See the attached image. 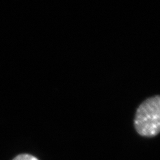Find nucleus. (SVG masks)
Instances as JSON below:
<instances>
[{"mask_svg": "<svg viewBox=\"0 0 160 160\" xmlns=\"http://www.w3.org/2000/svg\"><path fill=\"white\" fill-rule=\"evenodd\" d=\"M133 126L140 136L152 138L160 132V97L147 98L136 109Z\"/></svg>", "mask_w": 160, "mask_h": 160, "instance_id": "1", "label": "nucleus"}, {"mask_svg": "<svg viewBox=\"0 0 160 160\" xmlns=\"http://www.w3.org/2000/svg\"><path fill=\"white\" fill-rule=\"evenodd\" d=\"M12 160H39L36 156L29 153H22L19 154L15 157Z\"/></svg>", "mask_w": 160, "mask_h": 160, "instance_id": "2", "label": "nucleus"}]
</instances>
